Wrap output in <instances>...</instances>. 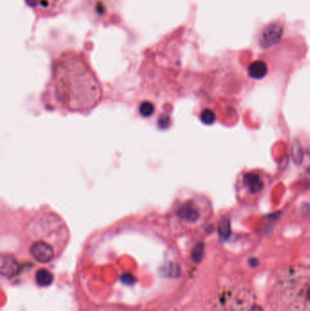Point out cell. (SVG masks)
I'll use <instances>...</instances> for the list:
<instances>
[{
  "label": "cell",
  "instance_id": "obj_1",
  "mask_svg": "<svg viewBox=\"0 0 310 311\" xmlns=\"http://www.w3.org/2000/svg\"><path fill=\"white\" fill-rule=\"evenodd\" d=\"M267 299L274 311H310V268L288 266L271 276Z\"/></svg>",
  "mask_w": 310,
  "mask_h": 311
},
{
  "label": "cell",
  "instance_id": "obj_11",
  "mask_svg": "<svg viewBox=\"0 0 310 311\" xmlns=\"http://www.w3.org/2000/svg\"><path fill=\"white\" fill-rule=\"evenodd\" d=\"M218 231H219V237L222 238L223 240H226L230 237L231 224H230V220L228 219V216H224L220 219L219 226H218Z\"/></svg>",
  "mask_w": 310,
  "mask_h": 311
},
{
  "label": "cell",
  "instance_id": "obj_14",
  "mask_svg": "<svg viewBox=\"0 0 310 311\" xmlns=\"http://www.w3.org/2000/svg\"><path fill=\"white\" fill-rule=\"evenodd\" d=\"M204 251H205V246H204V244L202 242L197 243V245L194 246L192 252H191V257H192L193 260L196 263H199L202 259H203Z\"/></svg>",
  "mask_w": 310,
  "mask_h": 311
},
{
  "label": "cell",
  "instance_id": "obj_17",
  "mask_svg": "<svg viewBox=\"0 0 310 311\" xmlns=\"http://www.w3.org/2000/svg\"><path fill=\"white\" fill-rule=\"evenodd\" d=\"M135 276H133L130 273H126V274H123L122 276H121V282H122L123 284L133 285L135 283Z\"/></svg>",
  "mask_w": 310,
  "mask_h": 311
},
{
  "label": "cell",
  "instance_id": "obj_5",
  "mask_svg": "<svg viewBox=\"0 0 310 311\" xmlns=\"http://www.w3.org/2000/svg\"><path fill=\"white\" fill-rule=\"evenodd\" d=\"M32 257L40 263H48L54 259L55 252L52 246L44 241H37L30 246Z\"/></svg>",
  "mask_w": 310,
  "mask_h": 311
},
{
  "label": "cell",
  "instance_id": "obj_2",
  "mask_svg": "<svg viewBox=\"0 0 310 311\" xmlns=\"http://www.w3.org/2000/svg\"><path fill=\"white\" fill-rule=\"evenodd\" d=\"M217 311H264L253 291L241 285H227L217 300Z\"/></svg>",
  "mask_w": 310,
  "mask_h": 311
},
{
  "label": "cell",
  "instance_id": "obj_10",
  "mask_svg": "<svg viewBox=\"0 0 310 311\" xmlns=\"http://www.w3.org/2000/svg\"><path fill=\"white\" fill-rule=\"evenodd\" d=\"M36 281L37 284L40 287H48L51 285L54 281V276L51 272H49L48 269H40L36 273Z\"/></svg>",
  "mask_w": 310,
  "mask_h": 311
},
{
  "label": "cell",
  "instance_id": "obj_7",
  "mask_svg": "<svg viewBox=\"0 0 310 311\" xmlns=\"http://www.w3.org/2000/svg\"><path fill=\"white\" fill-rule=\"evenodd\" d=\"M177 215L183 221L195 223L200 217V211L193 201H187L179 207Z\"/></svg>",
  "mask_w": 310,
  "mask_h": 311
},
{
  "label": "cell",
  "instance_id": "obj_8",
  "mask_svg": "<svg viewBox=\"0 0 310 311\" xmlns=\"http://www.w3.org/2000/svg\"><path fill=\"white\" fill-rule=\"evenodd\" d=\"M243 182H244L245 186L252 194H257L258 192H260L264 188V183H263L261 177L256 173L245 174L243 177Z\"/></svg>",
  "mask_w": 310,
  "mask_h": 311
},
{
  "label": "cell",
  "instance_id": "obj_4",
  "mask_svg": "<svg viewBox=\"0 0 310 311\" xmlns=\"http://www.w3.org/2000/svg\"><path fill=\"white\" fill-rule=\"evenodd\" d=\"M284 36V26L280 22L267 24L259 33L258 43L264 48H269L280 43Z\"/></svg>",
  "mask_w": 310,
  "mask_h": 311
},
{
  "label": "cell",
  "instance_id": "obj_15",
  "mask_svg": "<svg viewBox=\"0 0 310 311\" xmlns=\"http://www.w3.org/2000/svg\"><path fill=\"white\" fill-rule=\"evenodd\" d=\"M154 111H155V107L151 102L144 101L140 104V113L142 117H149L153 115Z\"/></svg>",
  "mask_w": 310,
  "mask_h": 311
},
{
  "label": "cell",
  "instance_id": "obj_19",
  "mask_svg": "<svg viewBox=\"0 0 310 311\" xmlns=\"http://www.w3.org/2000/svg\"><path fill=\"white\" fill-rule=\"evenodd\" d=\"M301 213L303 216L306 217L307 220H310V204L308 205H304L301 207Z\"/></svg>",
  "mask_w": 310,
  "mask_h": 311
},
{
  "label": "cell",
  "instance_id": "obj_3",
  "mask_svg": "<svg viewBox=\"0 0 310 311\" xmlns=\"http://www.w3.org/2000/svg\"><path fill=\"white\" fill-rule=\"evenodd\" d=\"M28 7L40 17H51L60 13L68 0H25Z\"/></svg>",
  "mask_w": 310,
  "mask_h": 311
},
{
  "label": "cell",
  "instance_id": "obj_12",
  "mask_svg": "<svg viewBox=\"0 0 310 311\" xmlns=\"http://www.w3.org/2000/svg\"><path fill=\"white\" fill-rule=\"evenodd\" d=\"M161 273L163 276H167V277H178L180 276L181 270L178 264L169 262V263L166 264L165 267L162 268Z\"/></svg>",
  "mask_w": 310,
  "mask_h": 311
},
{
  "label": "cell",
  "instance_id": "obj_16",
  "mask_svg": "<svg viewBox=\"0 0 310 311\" xmlns=\"http://www.w3.org/2000/svg\"><path fill=\"white\" fill-rule=\"evenodd\" d=\"M303 158H304V154H303V149H302L300 144L298 142L295 143L292 148L293 161L295 162V164H301Z\"/></svg>",
  "mask_w": 310,
  "mask_h": 311
},
{
  "label": "cell",
  "instance_id": "obj_9",
  "mask_svg": "<svg viewBox=\"0 0 310 311\" xmlns=\"http://www.w3.org/2000/svg\"><path fill=\"white\" fill-rule=\"evenodd\" d=\"M249 75L254 79H261L267 74V66L264 61H254L249 67Z\"/></svg>",
  "mask_w": 310,
  "mask_h": 311
},
{
  "label": "cell",
  "instance_id": "obj_6",
  "mask_svg": "<svg viewBox=\"0 0 310 311\" xmlns=\"http://www.w3.org/2000/svg\"><path fill=\"white\" fill-rule=\"evenodd\" d=\"M20 271V266L13 256L2 254L0 258V273L2 276L11 278Z\"/></svg>",
  "mask_w": 310,
  "mask_h": 311
},
{
  "label": "cell",
  "instance_id": "obj_18",
  "mask_svg": "<svg viewBox=\"0 0 310 311\" xmlns=\"http://www.w3.org/2000/svg\"><path fill=\"white\" fill-rule=\"evenodd\" d=\"M169 117L166 116V115H163L161 116V117H159V119H158V126H159V128H161V129H166L168 125H169Z\"/></svg>",
  "mask_w": 310,
  "mask_h": 311
},
{
  "label": "cell",
  "instance_id": "obj_13",
  "mask_svg": "<svg viewBox=\"0 0 310 311\" xmlns=\"http://www.w3.org/2000/svg\"><path fill=\"white\" fill-rule=\"evenodd\" d=\"M200 120L203 124L211 126L216 122V114L210 108H205L200 114Z\"/></svg>",
  "mask_w": 310,
  "mask_h": 311
}]
</instances>
